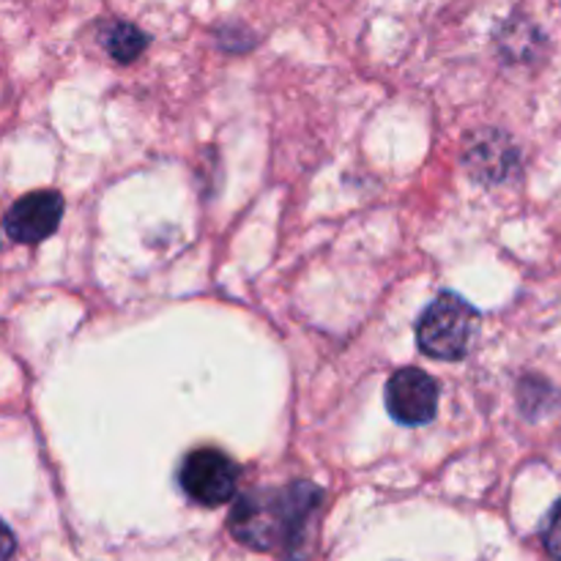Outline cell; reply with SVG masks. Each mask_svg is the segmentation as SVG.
Listing matches in <instances>:
<instances>
[{
    "mask_svg": "<svg viewBox=\"0 0 561 561\" xmlns=\"http://www.w3.org/2000/svg\"><path fill=\"white\" fill-rule=\"evenodd\" d=\"M480 329V312L458 294H442L416 323V343L422 354L442 362H458L471 351Z\"/></svg>",
    "mask_w": 561,
    "mask_h": 561,
    "instance_id": "obj_2",
    "label": "cell"
},
{
    "mask_svg": "<svg viewBox=\"0 0 561 561\" xmlns=\"http://www.w3.org/2000/svg\"><path fill=\"white\" fill-rule=\"evenodd\" d=\"M148 44V36L142 31H137L135 25H129V22H115V25L107 27V33H104V47H107V53L113 55L118 64H129V60H135L137 55L146 49Z\"/></svg>",
    "mask_w": 561,
    "mask_h": 561,
    "instance_id": "obj_6",
    "label": "cell"
},
{
    "mask_svg": "<svg viewBox=\"0 0 561 561\" xmlns=\"http://www.w3.org/2000/svg\"><path fill=\"white\" fill-rule=\"evenodd\" d=\"M64 217V197L58 192H31L5 214V233L20 244H38L58 230Z\"/></svg>",
    "mask_w": 561,
    "mask_h": 561,
    "instance_id": "obj_5",
    "label": "cell"
},
{
    "mask_svg": "<svg viewBox=\"0 0 561 561\" xmlns=\"http://www.w3.org/2000/svg\"><path fill=\"white\" fill-rule=\"evenodd\" d=\"M387 409L400 425H427L438 409V383L416 367H403L387 383Z\"/></svg>",
    "mask_w": 561,
    "mask_h": 561,
    "instance_id": "obj_4",
    "label": "cell"
},
{
    "mask_svg": "<svg viewBox=\"0 0 561 561\" xmlns=\"http://www.w3.org/2000/svg\"><path fill=\"white\" fill-rule=\"evenodd\" d=\"M323 493L310 482H296L285 491H252L236 502L230 531L257 551L283 548L288 561H307V537Z\"/></svg>",
    "mask_w": 561,
    "mask_h": 561,
    "instance_id": "obj_1",
    "label": "cell"
},
{
    "mask_svg": "<svg viewBox=\"0 0 561 561\" xmlns=\"http://www.w3.org/2000/svg\"><path fill=\"white\" fill-rule=\"evenodd\" d=\"M11 553H14V535L0 520V561H11Z\"/></svg>",
    "mask_w": 561,
    "mask_h": 561,
    "instance_id": "obj_8",
    "label": "cell"
},
{
    "mask_svg": "<svg viewBox=\"0 0 561 561\" xmlns=\"http://www.w3.org/2000/svg\"><path fill=\"white\" fill-rule=\"evenodd\" d=\"M179 480L192 502L203 504V507H217V504L233 499L239 471L228 455L217 453V449H197L184 460Z\"/></svg>",
    "mask_w": 561,
    "mask_h": 561,
    "instance_id": "obj_3",
    "label": "cell"
},
{
    "mask_svg": "<svg viewBox=\"0 0 561 561\" xmlns=\"http://www.w3.org/2000/svg\"><path fill=\"white\" fill-rule=\"evenodd\" d=\"M542 537H546L548 551L561 561V502L551 510V515H548V524H546V531H542Z\"/></svg>",
    "mask_w": 561,
    "mask_h": 561,
    "instance_id": "obj_7",
    "label": "cell"
}]
</instances>
